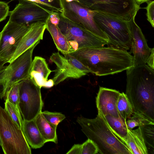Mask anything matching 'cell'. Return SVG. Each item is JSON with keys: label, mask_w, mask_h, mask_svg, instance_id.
Returning <instances> with one entry per match:
<instances>
[{"label": "cell", "mask_w": 154, "mask_h": 154, "mask_svg": "<svg viewBox=\"0 0 154 154\" xmlns=\"http://www.w3.org/2000/svg\"><path fill=\"white\" fill-rule=\"evenodd\" d=\"M154 124L140 126L143 131L146 145L148 151L149 149L154 153Z\"/></svg>", "instance_id": "26"}, {"label": "cell", "mask_w": 154, "mask_h": 154, "mask_svg": "<svg viewBox=\"0 0 154 154\" xmlns=\"http://www.w3.org/2000/svg\"><path fill=\"white\" fill-rule=\"evenodd\" d=\"M154 48H152L150 53L147 58L146 63L147 65L152 69H154Z\"/></svg>", "instance_id": "34"}, {"label": "cell", "mask_w": 154, "mask_h": 154, "mask_svg": "<svg viewBox=\"0 0 154 154\" xmlns=\"http://www.w3.org/2000/svg\"><path fill=\"white\" fill-rule=\"evenodd\" d=\"M135 17L128 21L131 38L129 52L133 54V66L146 64L152 49L148 46L141 29L136 23Z\"/></svg>", "instance_id": "14"}, {"label": "cell", "mask_w": 154, "mask_h": 154, "mask_svg": "<svg viewBox=\"0 0 154 154\" xmlns=\"http://www.w3.org/2000/svg\"><path fill=\"white\" fill-rule=\"evenodd\" d=\"M22 130L27 142L32 148H40L46 143L34 119L30 121L23 120Z\"/></svg>", "instance_id": "18"}, {"label": "cell", "mask_w": 154, "mask_h": 154, "mask_svg": "<svg viewBox=\"0 0 154 154\" xmlns=\"http://www.w3.org/2000/svg\"><path fill=\"white\" fill-rule=\"evenodd\" d=\"M63 12L61 14L77 25L107 40L108 38L95 21L94 16L96 12L86 7L78 0L67 2L60 0Z\"/></svg>", "instance_id": "10"}, {"label": "cell", "mask_w": 154, "mask_h": 154, "mask_svg": "<svg viewBox=\"0 0 154 154\" xmlns=\"http://www.w3.org/2000/svg\"><path fill=\"white\" fill-rule=\"evenodd\" d=\"M125 94L134 111L154 122V70L146 64L126 70Z\"/></svg>", "instance_id": "2"}, {"label": "cell", "mask_w": 154, "mask_h": 154, "mask_svg": "<svg viewBox=\"0 0 154 154\" xmlns=\"http://www.w3.org/2000/svg\"><path fill=\"white\" fill-rule=\"evenodd\" d=\"M9 9L7 3L0 1V22L5 19L9 15Z\"/></svg>", "instance_id": "32"}, {"label": "cell", "mask_w": 154, "mask_h": 154, "mask_svg": "<svg viewBox=\"0 0 154 154\" xmlns=\"http://www.w3.org/2000/svg\"><path fill=\"white\" fill-rule=\"evenodd\" d=\"M116 106L119 116L125 120L130 118L133 113L132 104L124 92L120 93Z\"/></svg>", "instance_id": "23"}, {"label": "cell", "mask_w": 154, "mask_h": 154, "mask_svg": "<svg viewBox=\"0 0 154 154\" xmlns=\"http://www.w3.org/2000/svg\"><path fill=\"white\" fill-rule=\"evenodd\" d=\"M30 25L19 24L9 20L1 32L0 57L7 63L12 57Z\"/></svg>", "instance_id": "13"}, {"label": "cell", "mask_w": 154, "mask_h": 154, "mask_svg": "<svg viewBox=\"0 0 154 154\" xmlns=\"http://www.w3.org/2000/svg\"><path fill=\"white\" fill-rule=\"evenodd\" d=\"M69 54L99 76L116 74L133 65L129 52L111 47L83 48Z\"/></svg>", "instance_id": "1"}, {"label": "cell", "mask_w": 154, "mask_h": 154, "mask_svg": "<svg viewBox=\"0 0 154 154\" xmlns=\"http://www.w3.org/2000/svg\"><path fill=\"white\" fill-rule=\"evenodd\" d=\"M98 151L96 145L89 139L82 144V154H96Z\"/></svg>", "instance_id": "30"}, {"label": "cell", "mask_w": 154, "mask_h": 154, "mask_svg": "<svg viewBox=\"0 0 154 154\" xmlns=\"http://www.w3.org/2000/svg\"><path fill=\"white\" fill-rule=\"evenodd\" d=\"M0 146L5 154H31L22 129L0 105Z\"/></svg>", "instance_id": "4"}, {"label": "cell", "mask_w": 154, "mask_h": 154, "mask_svg": "<svg viewBox=\"0 0 154 154\" xmlns=\"http://www.w3.org/2000/svg\"><path fill=\"white\" fill-rule=\"evenodd\" d=\"M7 63V62L2 59L0 57V70L2 69L4 66V65Z\"/></svg>", "instance_id": "36"}, {"label": "cell", "mask_w": 154, "mask_h": 154, "mask_svg": "<svg viewBox=\"0 0 154 154\" xmlns=\"http://www.w3.org/2000/svg\"><path fill=\"white\" fill-rule=\"evenodd\" d=\"M132 154H148L142 130L140 126L134 130H128L125 142Z\"/></svg>", "instance_id": "19"}, {"label": "cell", "mask_w": 154, "mask_h": 154, "mask_svg": "<svg viewBox=\"0 0 154 154\" xmlns=\"http://www.w3.org/2000/svg\"><path fill=\"white\" fill-rule=\"evenodd\" d=\"M40 41L0 70V99L5 97L14 84L29 78L33 51Z\"/></svg>", "instance_id": "6"}, {"label": "cell", "mask_w": 154, "mask_h": 154, "mask_svg": "<svg viewBox=\"0 0 154 154\" xmlns=\"http://www.w3.org/2000/svg\"><path fill=\"white\" fill-rule=\"evenodd\" d=\"M1 32H0V40L1 38Z\"/></svg>", "instance_id": "38"}, {"label": "cell", "mask_w": 154, "mask_h": 154, "mask_svg": "<svg viewBox=\"0 0 154 154\" xmlns=\"http://www.w3.org/2000/svg\"><path fill=\"white\" fill-rule=\"evenodd\" d=\"M56 15L57 24L68 39L73 52L83 48H101L108 45V41L75 24L61 14Z\"/></svg>", "instance_id": "7"}, {"label": "cell", "mask_w": 154, "mask_h": 154, "mask_svg": "<svg viewBox=\"0 0 154 154\" xmlns=\"http://www.w3.org/2000/svg\"><path fill=\"white\" fill-rule=\"evenodd\" d=\"M82 144H75L66 153V154H82Z\"/></svg>", "instance_id": "33"}, {"label": "cell", "mask_w": 154, "mask_h": 154, "mask_svg": "<svg viewBox=\"0 0 154 154\" xmlns=\"http://www.w3.org/2000/svg\"><path fill=\"white\" fill-rule=\"evenodd\" d=\"M120 93L115 89L100 87L96 97L98 113L103 116L110 114L115 117L119 118L116 106Z\"/></svg>", "instance_id": "15"}, {"label": "cell", "mask_w": 154, "mask_h": 154, "mask_svg": "<svg viewBox=\"0 0 154 154\" xmlns=\"http://www.w3.org/2000/svg\"><path fill=\"white\" fill-rule=\"evenodd\" d=\"M147 5L145 8L146 10V15L147 20L152 26L154 27V1H150L147 2Z\"/></svg>", "instance_id": "31"}, {"label": "cell", "mask_w": 154, "mask_h": 154, "mask_svg": "<svg viewBox=\"0 0 154 154\" xmlns=\"http://www.w3.org/2000/svg\"><path fill=\"white\" fill-rule=\"evenodd\" d=\"M94 18L98 27L108 37V45L126 51L130 49L131 38L127 21L96 11Z\"/></svg>", "instance_id": "5"}, {"label": "cell", "mask_w": 154, "mask_h": 154, "mask_svg": "<svg viewBox=\"0 0 154 154\" xmlns=\"http://www.w3.org/2000/svg\"><path fill=\"white\" fill-rule=\"evenodd\" d=\"M46 29L52 38L54 42L59 51L63 54H69L73 51L69 41L61 32L57 24L53 23L49 18L46 23Z\"/></svg>", "instance_id": "20"}, {"label": "cell", "mask_w": 154, "mask_h": 154, "mask_svg": "<svg viewBox=\"0 0 154 154\" xmlns=\"http://www.w3.org/2000/svg\"><path fill=\"white\" fill-rule=\"evenodd\" d=\"M41 113L47 121L56 126L66 118L64 115L60 112L46 111L42 112Z\"/></svg>", "instance_id": "29"}, {"label": "cell", "mask_w": 154, "mask_h": 154, "mask_svg": "<svg viewBox=\"0 0 154 154\" xmlns=\"http://www.w3.org/2000/svg\"><path fill=\"white\" fill-rule=\"evenodd\" d=\"M19 1L14 9L9 12V20L13 22L27 25L38 22L46 23L53 14L35 2Z\"/></svg>", "instance_id": "12"}, {"label": "cell", "mask_w": 154, "mask_h": 154, "mask_svg": "<svg viewBox=\"0 0 154 154\" xmlns=\"http://www.w3.org/2000/svg\"><path fill=\"white\" fill-rule=\"evenodd\" d=\"M126 124L128 129L132 130L137 126L154 124V122L150 120L144 115L134 111L131 116L126 120Z\"/></svg>", "instance_id": "24"}, {"label": "cell", "mask_w": 154, "mask_h": 154, "mask_svg": "<svg viewBox=\"0 0 154 154\" xmlns=\"http://www.w3.org/2000/svg\"><path fill=\"white\" fill-rule=\"evenodd\" d=\"M77 122L88 139L97 146L101 154H132L125 143L112 131L103 116L98 113L94 119L79 116Z\"/></svg>", "instance_id": "3"}, {"label": "cell", "mask_w": 154, "mask_h": 154, "mask_svg": "<svg viewBox=\"0 0 154 154\" xmlns=\"http://www.w3.org/2000/svg\"><path fill=\"white\" fill-rule=\"evenodd\" d=\"M38 129L45 142H52L57 143L56 133L57 126L53 125L47 121L41 112L34 119Z\"/></svg>", "instance_id": "21"}, {"label": "cell", "mask_w": 154, "mask_h": 154, "mask_svg": "<svg viewBox=\"0 0 154 154\" xmlns=\"http://www.w3.org/2000/svg\"><path fill=\"white\" fill-rule=\"evenodd\" d=\"M67 2H70L73 1L77 0H65Z\"/></svg>", "instance_id": "37"}, {"label": "cell", "mask_w": 154, "mask_h": 154, "mask_svg": "<svg viewBox=\"0 0 154 154\" xmlns=\"http://www.w3.org/2000/svg\"><path fill=\"white\" fill-rule=\"evenodd\" d=\"M52 72L45 58L35 56L32 60L29 77L41 88L42 87L50 88L54 85L52 79H48Z\"/></svg>", "instance_id": "17"}, {"label": "cell", "mask_w": 154, "mask_h": 154, "mask_svg": "<svg viewBox=\"0 0 154 154\" xmlns=\"http://www.w3.org/2000/svg\"><path fill=\"white\" fill-rule=\"evenodd\" d=\"M54 15L62 14L63 9L60 0H30Z\"/></svg>", "instance_id": "25"}, {"label": "cell", "mask_w": 154, "mask_h": 154, "mask_svg": "<svg viewBox=\"0 0 154 154\" xmlns=\"http://www.w3.org/2000/svg\"><path fill=\"white\" fill-rule=\"evenodd\" d=\"M91 10L128 21L135 17L140 6L134 0H77Z\"/></svg>", "instance_id": "9"}, {"label": "cell", "mask_w": 154, "mask_h": 154, "mask_svg": "<svg viewBox=\"0 0 154 154\" xmlns=\"http://www.w3.org/2000/svg\"><path fill=\"white\" fill-rule=\"evenodd\" d=\"M137 4L139 6L143 3L147 2L151 0H134Z\"/></svg>", "instance_id": "35"}, {"label": "cell", "mask_w": 154, "mask_h": 154, "mask_svg": "<svg viewBox=\"0 0 154 154\" xmlns=\"http://www.w3.org/2000/svg\"><path fill=\"white\" fill-rule=\"evenodd\" d=\"M4 109L13 121L22 129L23 119L20 112L9 102L5 101Z\"/></svg>", "instance_id": "27"}, {"label": "cell", "mask_w": 154, "mask_h": 154, "mask_svg": "<svg viewBox=\"0 0 154 154\" xmlns=\"http://www.w3.org/2000/svg\"><path fill=\"white\" fill-rule=\"evenodd\" d=\"M60 54L59 52L53 53L50 60L54 63L57 68L52 79L57 85L68 78L78 79L91 71L76 58L69 54Z\"/></svg>", "instance_id": "11"}, {"label": "cell", "mask_w": 154, "mask_h": 154, "mask_svg": "<svg viewBox=\"0 0 154 154\" xmlns=\"http://www.w3.org/2000/svg\"><path fill=\"white\" fill-rule=\"evenodd\" d=\"M46 27V23L41 22L30 25L29 29L22 38L8 63H11L38 42L42 40Z\"/></svg>", "instance_id": "16"}, {"label": "cell", "mask_w": 154, "mask_h": 154, "mask_svg": "<svg viewBox=\"0 0 154 154\" xmlns=\"http://www.w3.org/2000/svg\"><path fill=\"white\" fill-rule=\"evenodd\" d=\"M19 106L23 120L34 119L43 105L41 88L30 78L19 82Z\"/></svg>", "instance_id": "8"}, {"label": "cell", "mask_w": 154, "mask_h": 154, "mask_svg": "<svg viewBox=\"0 0 154 154\" xmlns=\"http://www.w3.org/2000/svg\"><path fill=\"white\" fill-rule=\"evenodd\" d=\"M19 82L14 84L11 87L4 99L5 101H8L12 104L20 112L19 106Z\"/></svg>", "instance_id": "28"}, {"label": "cell", "mask_w": 154, "mask_h": 154, "mask_svg": "<svg viewBox=\"0 0 154 154\" xmlns=\"http://www.w3.org/2000/svg\"><path fill=\"white\" fill-rule=\"evenodd\" d=\"M103 116L112 132L125 143L128 130L126 124V120L120 117H115L110 114Z\"/></svg>", "instance_id": "22"}]
</instances>
